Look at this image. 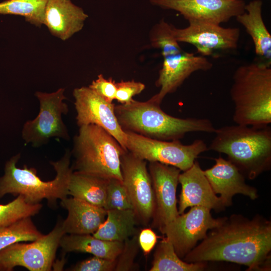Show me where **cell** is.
<instances>
[{"label":"cell","mask_w":271,"mask_h":271,"mask_svg":"<svg viewBox=\"0 0 271 271\" xmlns=\"http://www.w3.org/2000/svg\"><path fill=\"white\" fill-rule=\"evenodd\" d=\"M116 259L112 260L96 256L78 262L69 270L72 271H112L114 270Z\"/></svg>","instance_id":"obj_33"},{"label":"cell","mask_w":271,"mask_h":271,"mask_svg":"<svg viewBox=\"0 0 271 271\" xmlns=\"http://www.w3.org/2000/svg\"><path fill=\"white\" fill-rule=\"evenodd\" d=\"M104 209L106 211L133 210L131 199L122 181L114 178L108 179Z\"/></svg>","instance_id":"obj_30"},{"label":"cell","mask_w":271,"mask_h":271,"mask_svg":"<svg viewBox=\"0 0 271 271\" xmlns=\"http://www.w3.org/2000/svg\"><path fill=\"white\" fill-rule=\"evenodd\" d=\"M115 99L120 104H127L133 100V97L140 94L145 88V85L134 80H121L116 82Z\"/></svg>","instance_id":"obj_32"},{"label":"cell","mask_w":271,"mask_h":271,"mask_svg":"<svg viewBox=\"0 0 271 271\" xmlns=\"http://www.w3.org/2000/svg\"><path fill=\"white\" fill-rule=\"evenodd\" d=\"M208 150L227 155L244 176L253 180L271 167V129L236 124L216 128Z\"/></svg>","instance_id":"obj_3"},{"label":"cell","mask_w":271,"mask_h":271,"mask_svg":"<svg viewBox=\"0 0 271 271\" xmlns=\"http://www.w3.org/2000/svg\"><path fill=\"white\" fill-rule=\"evenodd\" d=\"M154 6L179 12L190 21L226 23L245 12L243 0H150Z\"/></svg>","instance_id":"obj_14"},{"label":"cell","mask_w":271,"mask_h":271,"mask_svg":"<svg viewBox=\"0 0 271 271\" xmlns=\"http://www.w3.org/2000/svg\"><path fill=\"white\" fill-rule=\"evenodd\" d=\"M71 152L67 150L60 160L50 162L56 172L54 179L44 181L37 175L35 168L24 165L16 166L21 155L18 154L8 160L5 166V173L0 177V198L11 194L22 195L28 203H39L46 199L50 205H56L68 195V184L73 169L70 167Z\"/></svg>","instance_id":"obj_5"},{"label":"cell","mask_w":271,"mask_h":271,"mask_svg":"<svg viewBox=\"0 0 271 271\" xmlns=\"http://www.w3.org/2000/svg\"><path fill=\"white\" fill-rule=\"evenodd\" d=\"M73 95L78 126L97 125L110 133L127 150L126 133L115 116V104L105 100L89 86L75 88Z\"/></svg>","instance_id":"obj_12"},{"label":"cell","mask_w":271,"mask_h":271,"mask_svg":"<svg viewBox=\"0 0 271 271\" xmlns=\"http://www.w3.org/2000/svg\"><path fill=\"white\" fill-rule=\"evenodd\" d=\"M107 180L73 171L68 184V195L104 208Z\"/></svg>","instance_id":"obj_24"},{"label":"cell","mask_w":271,"mask_h":271,"mask_svg":"<svg viewBox=\"0 0 271 271\" xmlns=\"http://www.w3.org/2000/svg\"><path fill=\"white\" fill-rule=\"evenodd\" d=\"M43 235L35 225L31 217L21 219L0 227V251L15 243L33 241Z\"/></svg>","instance_id":"obj_27"},{"label":"cell","mask_w":271,"mask_h":271,"mask_svg":"<svg viewBox=\"0 0 271 271\" xmlns=\"http://www.w3.org/2000/svg\"><path fill=\"white\" fill-rule=\"evenodd\" d=\"M47 0H6L0 3V14L23 16L36 27L44 25Z\"/></svg>","instance_id":"obj_26"},{"label":"cell","mask_w":271,"mask_h":271,"mask_svg":"<svg viewBox=\"0 0 271 271\" xmlns=\"http://www.w3.org/2000/svg\"><path fill=\"white\" fill-rule=\"evenodd\" d=\"M206 267V262H187L182 260L171 242L164 237L157 246L150 270L199 271Z\"/></svg>","instance_id":"obj_25"},{"label":"cell","mask_w":271,"mask_h":271,"mask_svg":"<svg viewBox=\"0 0 271 271\" xmlns=\"http://www.w3.org/2000/svg\"><path fill=\"white\" fill-rule=\"evenodd\" d=\"M125 150L102 127L93 124L79 127L73 139L71 154L75 172L105 179L122 181L120 158Z\"/></svg>","instance_id":"obj_6"},{"label":"cell","mask_w":271,"mask_h":271,"mask_svg":"<svg viewBox=\"0 0 271 271\" xmlns=\"http://www.w3.org/2000/svg\"><path fill=\"white\" fill-rule=\"evenodd\" d=\"M179 183L182 186L178 213H183L188 207L203 206L221 211L226 207L214 192L199 163L195 161L187 170L180 173Z\"/></svg>","instance_id":"obj_17"},{"label":"cell","mask_w":271,"mask_h":271,"mask_svg":"<svg viewBox=\"0 0 271 271\" xmlns=\"http://www.w3.org/2000/svg\"><path fill=\"white\" fill-rule=\"evenodd\" d=\"M213 64L203 56L184 52L164 57L162 68L156 85L160 88L158 93L150 99L161 105L165 97L173 93L193 73L208 71Z\"/></svg>","instance_id":"obj_16"},{"label":"cell","mask_w":271,"mask_h":271,"mask_svg":"<svg viewBox=\"0 0 271 271\" xmlns=\"http://www.w3.org/2000/svg\"><path fill=\"white\" fill-rule=\"evenodd\" d=\"M149 170L155 201L154 222L161 231L180 215L176 191L181 171L157 162H150Z\"/></svg>","instance_id":"obj_15"},{"label":"cell","mask_w":271,"mask_h":271,"mask_svg":"<svg viewBox=\"0 0 271 271\" xmlns=\"http://www.w3.org/2000/svg\"><path fill=\"white\" fill-rule=\"evenodd\" d=\"M139 246L138 236L134 235L131 239L127 238L123 242L121 252L116 258V264L114 270H130L134 266V259L137 254Z\"/></svg>","instance_id":"obj_31"},{"label":"cell","mask_w":271,"mask_h":271,"mask_svg":"<svg viewBox=\"0 0 271 271\" xmlns=\"http://www.w3.org/2000/svg\"><path fill=\"white\" fill-rule=\"evenodd\" d=\"M107 218L92 235L107 241L124 242L136 233L137 216L133 209L107 211Z\"/></svg>","instance_id":"obj_23"},{"label":"cell","mask_w":271,"mask_h":271,"mask_svg":"<svg viewBox=\"0 0 271 271\" xmlns=\"http://www.w3.org/2000/svg\"><path fill=\"white\" fill-rule=\"evenodd\" d=\"M120 163L122 182L137 218L147 223L154 216L155 201L146 161L125 151L121 156Z\"/></svg>","instance_id":"obj_11"},{"label":"cell","mask_w":271,"mask_h":271,"mask_svg":"<svg viewBox=\"0 0 271 271\" xmlns=\"http://www.w3.org/2000/svg\"><path fill=\"white\" fill-rule=\"evenodd\" d=\"M126 136V150L136 157L149 162H157L174 166L185 171L194 164L201 153L208 150L202 140L184 145L179 140L162 141L146 137L129 131Z\"/></svg>","instance_id":"obj_7"},{"label":"cell","mask_w":271,"mask_h":271,"mask_svg":"<svg viewBox=\"0 0 271 271\" xmlns=\"http://www.w3.org/2000/svg\"><path fill=\"white\" fill-rule=\"evenodd\" d=\"M210 210L203 206L191 207L161 231L171 242L180 258H183L202 240L209 230L219 226L224 220L225 217L214 218Z\"/></svg>","instance_id":"obj_10"},{"label":"cell","mask_w":271,"mask_h":271,"mask_svg":"<svg viewBox=\"0 0 271 271\" xmlns=\"http://www.w3.org/2000/svg\"><path fill=\"white\" fill-rule=\"evenodd\" d=\"M271 222L261 216L234 214L209 232L183 258L187 262L224 261L248 270L269 269Z\"/></svg>","instance_id":"obj_1"},{"label":"cell","mask_w":271,"mask_h":271,"mask_svg":"<svg viewBox=\"0 0 271 271\" xmlns=\"http://www.w3.org/2000/svg\"><path fill=\"white\" fill-rule=\"evenodd\" d=\"M116 83L112 78L107 79L100 74L97 79L92 81L89 87L105 100L113 103L116 92Z\"/></svg>","instance_id":"obj_34"},{"label":"cell","mask_w":271,"mask_h":271,"mask_svg":"<svg viewBox=\"0 0 271 271\" xmlns=\"http://www.w3.org/2000/svg\"><path fill=\"white\" fill-rule=\"evenodd\" d=\"M188 27L176 28L172 32L178 42L190 44L203 56L212 55L216 51L237 48L240 30L237 28H224L220 24L207 22L190 21Z\"/></svg>","instance_id":"obj_13"},{"label":"cell","mask_w":271,"mask_h":271,"mask_svg":"<svg viewBox=\"0 0 271 271\" xmlns=\"http://www.w3.org/2000/svg\"><path fill=\"white\" fill-rule=\"evenodd\" d=\"M211 168L204 171L214 192L226 207L232 204L234 195L240 194L255 200L258 197L255 188L245 183L244 176L229 160L219 157L214 159Z\"/></svg>","instance_id":"obj_18"},{"label":"cell","mask_w":271,"mask_h":271,"mask_svg":"<svg viewBox=\"0 0 271 271\" xmlns=\"http://www.w3.org/2000/svg\"><path fill=\"white\" fill-rule=\"evenodd\" d=\"M88 17L71 0H47L44 25L52 35L66 41L82 29Z\"/></svg>","instance_id":"obj_19"},{"label":"cell","mask_w":271,"mask_h":271,"mask_svg":"<svg viewBox=\"0 0 271 271\" xmlns=\"http://www.w3.org/2000/svg\"><path fill=\"white\" fill-rule=\"evenodd\" d=\"M62 221L59 220L53 230L30 243L17 242L0 251V271H12L21 266L30 271H50L60 241L65 234Z\"/></svg>","instance_id":"obj_9"},{"label":"cell","mask_w":271,"mask_h":271,"mask_svg":"<svg viewBox=\"0 0 271 271\" xmlns=\"http://www.w3.org/2000/svg\"><path fill=\"white\" fill-rule=\"evenodd\" d=\"M230 94L236 124L261 127L271 123L270 65L261 62L238 67Z\"/></svg>","instance_id":"obj_4"},{"label":"cell","mask_w":271,"mask_h":271,"mask_svg":"<svg viewBox=\"0 0 271 271\" xmlns=\"http://www.w3.org/2000/svg\"><path fill=\"white\" fill-rule=\"evenodd\" d=\"M61 206L68 211L62 221L65 234H92L105 220L107 211L75 197L61 200Z\"/></svg>","instance_id":"obj_20"},{"label":"cell","mask_w":271,"mask_h":271,"mask_svg":"<svg viewBox=\"0 0 271 271\" xmlns=\"http://www.w3.org/2000/svg\"><path fill=\"white\" fill-rule=\"evenodd\" d=\"M123 246V242L104 240L91 234H65L59 243V246L65 252L88 253L112 260L116 259Z\"/></svg>","instance_id":"obj_22"},{"label":"cell","mask_w":271,"mask_h":271,"mask_svg":"<svg viewBox=\"0 0 271 271\" xmlns=\"http://www.w3.org/2000/svg\"><path fill=\"white\" fill-rule=\"evenodd\" d=\"M42 207L41 204H31L21 195L11 202L0 204V227L11 224L21 219L38 214Z\"/></svg>","instance_id":"obj_28"},{"label":"cell","mask_w":271,"mask_h":271,"mask_svg":"<svg viewBox=\"0 0 271 271\" xmlns=\"http://www.w3.org/2000/svg\"><path fill=\"white\" fill-rule=\"evenodd\" d=\"M149 39L153 48L161 50L163 57L183 51L173 35L172 25L164 19L153 26L149 33Z\"/></svg>","instance_id":"obj_29"},{"label":"cell","mask_w":271,"mask_h":271,"mask_svg":"<svg viewBox=\"0 0 271 271\" xmlns=\"http://www.w3.org/2000/svg\"><path fill=\"white\" fill-rule=\"evenodd\" d=\"M262 2L253 0L245 6V12L236 19L245 29L254 43L255 54L270 65L271 36L262 17Z\"/></svg>","instance_id":"obj_21"},{"label":"cell","mask_w":271,"mask_h":271,"mask_svg":"<svg viewBox=\"0 0 271 271\" xmlns=\"http://www.w3.org/2000/svg\"><path fill=\"white\" fill-rule=\"evenodd\" d=\"M155 232L151 228H147L142 230L138 236V241L144 253L148 255L154 248L157 242Z\"/></svg>","instance_id":"obj_35"},{"label":"cell","mask_w":271,"mask_h":271,"mask_svg":"<svg viewBox=\"0 0 271 271\" xmlns=\"http://www.w3.org/2000/svg\"><path fill=\"white\" fill-rule=\"evenodd\" d=\"M114 113L124 131L162 141L180 140L191 132L214 133L216 128L207 118H181L165 112L150 99L133 100L114 106Z\"/></svg>","instance_id":"obj_2"},{"label":"cell","mask_w":271,"mask_h":271,"mask_svg":"<svg viewBox=\"0 0 271 271\" xmlns=\"http://www.w3.org/2000/svg\"><path fill=\"white\" fill-rule=\"evenodd\" d=\"M64 91L65 89L61 88L52 93H35L40 110L36 118L27 120L23 125L22 137L26 144L38 148L46 144L52 138L70 139L62 117L68 112V105L64 102L66 98Z\"/></svg>","instance_id":"obj_8"}]
</instances>
